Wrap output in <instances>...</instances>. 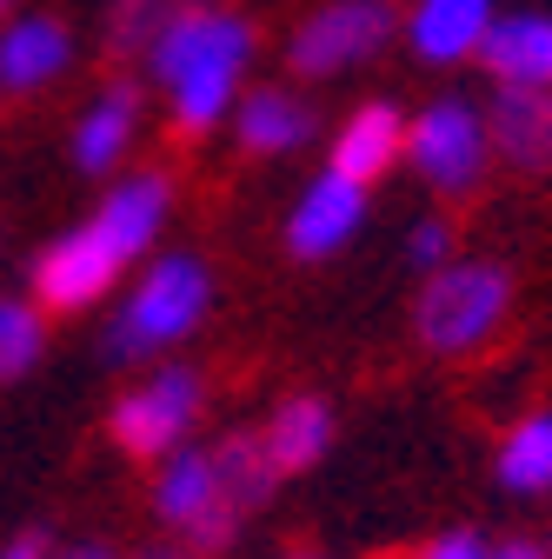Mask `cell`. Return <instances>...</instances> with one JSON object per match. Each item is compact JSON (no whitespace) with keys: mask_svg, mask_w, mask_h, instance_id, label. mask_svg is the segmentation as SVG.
Returning <instances> with one entry per match:
<instances>
[{"mask_svg":"<svg viewBox=\"0 0 552 559\" xmlns=\"http://www.w3.org/2000/svg\"><path fill=\"white\" fill-rule=\"evenodd\" d=\"M167 214H173V174H160V167L113 174L94 214L74 221L67 234H53L34 253L27 300L40 313H87V307H100L127 280V266L154 260V247L167 234Z\"/></svg>","mask_w":552,"mask_h":559,"instance_id":"cell-1","label":"cell"},{"mask_svg":"<svg viewBox=\"0 0 552 559\" xmlns=\"http://www.w3.org/2000/svg\"><path fill=\"white\" fill-rule=\"evenodd\" d=\"M293 559H307V552H293Z\"/></svg>","mask_w":552,"mask_h":559,"instance_id":"cell-28","label":"cell"},{"mask_svg":"<svg viewBox=\"0 0 552 559\" xmlns=\"http://www.w3.org/2000/svg\"><path fill=\"white\" fill-rule=\"evenodd\" d=\"M367 214H373V187H360V180H347V174L320 167V174L293 193L287 221H280V240H287V253H293V260L320 266V260L347 253V247L360 240Z\"/></svg>","mask_w":552,"mask_h":559,"instance_id":"cell-9","label":"cell"},{"mask_svg":"<svg viewBox=\"0 0 552 559\" xmlns=\"http://www.w3.org/2000/svg\"><path fill=\"white\" fill-rule=\"evenodd\" d=\"M487 559H545V546H532V539H506V546H493Z\"/></svg>","mask_w":552,"mask_h":559,"instance_id":"cell-24","label":"cell"},{"mask_svg":"<svg viewBox=\"0 0 552 559\" xmlns=\"http://www.w3.org/2000/svg\"><path fill=\"white\" fill-rule=\"evenodd\" d=\"M214 313V266L200 253H154L141 266V280L120 294V307L107 313L100 354L133 367V360H160L167 346H180L187 333H200V320Z\"/></svg>","mask_w":552,"mask_h":559,"instance_id":"cell-4","label":"cell"},{"mask_svg":"<svg viewBox=\"0 0 552 559\" xmlns=\"http://www.w3.org/2000/svg\"><path fill=\"white\" fill-rule=\"evenodd\" d=\"M406 167L440 200L479 193L487 174L500 167L493 160V133H487V107L466 100V94H440L420 114H406Z\"/></svg>","mask_w":552,"mask_h":559,"instance_id":"cell-6","label":"cell"},{"mask_svg":"<svg viewBox=\"0 0 552 559\" xmlns=\"http://www.w3.org/2000/svg\"><path fill=\"white\" fill-rule=\"evenodd\" d=\"M487 133L500 167L526 180H552V87H493Z\"/></svg>","mask_w":552,"mask_h":559,"instance_id":"cell-13","label":"cell"},{"mask_svg":"<svg viewBox=\"0 0 552 559\" xmlns=\"http://www.w3.org/2000/svg\"><path fill=\"white\" fill-rule=\"evenodd\" d=\"M141 120H147V87L127 81V74H113V81H100V87L81 100L74 127H67V154H74L81 174L107 180V174H120V160L133 154Z\"/></svg>","mask_w":552,"mask_h":559,"instance_id":"cell-10","label":"cell"},{"mask_svg":"<svg viewBox=\"0 0 552 559\" xmlns=\"http://www.w3.org/2000/svg\"><path fill=\"white\" fill-rule=\"evenodd\" d=\"M326 167L347 174V180H360V187H380L393 167H406V107L386 100V94L360 100L347 120L333 127V140H326Z\"/></svg>","mask_w":552,"mask_h":559,"instance_id":"cell-12","label":"cell"},{"mask_svg":"<svg viewBox=\"0 0 552 559\" xmlns=\"http://www.w3.org/2000/svg\"><path fill=\"white\" fill-rule=\"evenodd\" d=\"M399 0H320L287 34V74L293 81H339L373 67L399 40Z\"/></svg>","mask_w":552,"mask_h":559,"instance_id":"cell-7","label":"cell"},{"mask_svg":"<svg viewBox=\"0 0 552 559\" xmlns=\"http://www.w3.org/2000/svg\"><path fill=\"white\" fill-rule=\"evenodd\" d=\"M493 473H500L506 493H519V500L552 493V406L513 419L506 440H500V453H493Z\"/></svg>","mask_w":552,"mask_h":559,"instance_id":"cell-18","label":"cell"},{"mask_svg":"<svg viewBox=\"0 0 552 559\" xmlns=\"http://www.w3.org/2000/svg\"><path fill=\"white\" fill-rule=\"evenodd\" d=\"M253 53H260V27L240 8L214 0V8L173 14L147 40L141 67H147V87L167 100V127L180 140H206L233 120L247 74H253Z\"/></svg>","mask_w":552,"mask_h":559,"instance_id":"cell-2","label":"cell"},{"mask_svg":"<svg viewBox=\"0 0 552 559\" xmlns=\"http://www.w3.org/2000/svg\"><path fill=\"white\" fill-rule=\"evenodd\" d=\"M47 354V313L21 294H0V386L34 373Z\"/></svg>","mask_w":552,"mask_h":559,"instance_id":"cell-19","label":"cell"},{"mask_svg":"<svg viewBox=\"0 0 552 559\" xmlns=\"http://www.w3.org/2000/svg\"><path fill=\"white\" fill-rule=\"evenodd\" d=\"M74 67V27L60 14H21L0 27V94H40Z\"/></svg>","mask_w":552,"mask_h":559,"instance_id":"cell-15","label":"cell"},{"mask_svg":"<svg viewBox=\"0 0 552 559\" xmlns=\"http://www.w3.org/2000/svg\"><path fill=\"white\" fill-rule=\"evenodd\" d=\"M493 546H479V533H440L427 552H412V559H487Z\"/></svg>","mask_w":552,"mask_h":559,"instance_id":"cell-22","label":"cell"},{"mask_svg":"<svg viewBox=\"0 0 552 559\" xmlns=\"http://www.w3.org/2000/svg\"><path fill=\"white\" fill-rule=\"evenodd\" d=\"M333 447V406L320 400V393H293V400H280L266 413V427H260V453H266V466L273 473H307V466H320V453Z\"/></svg>","mask_w":552,"mask_h":559,"instance_id":"cell-17","label":"cell"},{"mask_svg":"<svg viewBox=\"0 0 552 559\" xmlns=\"http://www.w3.org/2000/svg\"><path fill=\"white\" fill-rule=\"evenodd\" d=\"M459 247H453V221L446 214H420L406 227V266H420V280L433 273V266H446Z\"/></svg>","mask_w":552,"mask_h":559,"instance_id":"cell-21","label":"cell"},{"mask_svg":"<svg viewBox=\"0 0 552 559\" xmlns=\"http://www.w3.org/2000/svg\"><path fill=\"white\" fill-rule=\"evenodd\" d=\"M187 8H214V0H107V53H127V60H141L147 40L187 14Z\"/></svg>","mask_w":552,"mask_h":559,"instance_id":"cell-20","label":"cell"},{"mask_svg":"<svg viewBox=\"0 0 552 559\" xmlns=\"http://www.w3.org/2000/svg\"><path fill=\"white\" fill-rule=\"evenodd\" d=\"M493 87H552V14H500L479 40Z\"/></svg>","mask_w":552,"mask_h":559,"instance_id":"cell-16","label":"cell"},{"mask_svg":"<svg viewBox=\"0 0 552 559\" xmlns=\"http://www.w3.org/2000/svg\"><path fill=\"white\" fill-rule=\"evenodd\" d=\"M273 473L260 453V433H227L220 447H180L160 460L154 479V513L160 526H173L187 546H227L240 533V520L253 507H266Z\"/></svg>","mask_w":552,"mask_h":559,"instance_id":"cell-3","label":"cell"},{"mask_svg":"<svg viewBox=\"0 0 552 559\" xmlns=\"http://www.w3.org/2000/svg\"><path fill=\"white\" fill-rule=\"evenodd\" d=\"M233 147L247 160H287L300 147H313V133H320V107L300 94V87H280V81H266V87H247L233 120Z\"/></svg>","mask_w":552,"mask_h":559,"instance_id":"cell-11","label":"cell"},{"mask_svg":"<svg viewBox=\"0 0 552 559\" xmlns=\"http://www.w3.org/2000/svg\"><path fill=\"white\" fill-rule=\"evenodd\" d=\"M53 559H120L113 546H100V539H74L67 552H53Z\"/></svg>","mask_w":552,"mask_h":559,"instance_id":"cell-23","label":"cell"},{"mask_svg":"<svg viewBox=\"0 0 552 559\" xmlns=\"http://www.w3.org/2000/svg\"><path fill=\"white\" fill-rule=\"evenodd\" d=\"M500 21V0H412L399 34L420 67H459L479 60V40Z\"/></svg>","mask_w":552,"mask_h":559,"instance_id":"cell-14","label":"cell"},{"mask_svg":"<svg viewBox=\"0 0 552 559\" xmlns=\"http://www.w3.org/2000/svg\"><path fill=\"white\" fill-rule=\"evenodd\" d=\"M8 8H14V0H0V27H8Z\"/></svg>","mask_w":552,"mask_h":559,"instance_id":"cell-27","label":"cell"},{"mask_svg":"<svg viewBox=\"0 0 552 559\" xmlns=\"http://www.w3.org/2000/svg\"><path fill=\"white\" fill-rule=\"evenodd\" d=\"M200 406H206V380L193 367H160L141 386H127L107 413V433L127 460H167L187 447V433L200 427Z\"/></svg>","mask_w":552,"mask_h":559,"instance_id":"cell-8","label":"cell"},{"mask_svg":"<svg viewBox=\"0 0 552 559\" xmlns=\"http://www.w3.org/2000/svg\"><path fill=\"white\" fill-rule=\"evenodd\" d=\"M506 320H513V273L487 253H453L420 280V300H412V333L440 360L487 354L506 333Z\"/></svg>","mask_w":552,"mask_h":559,"instance_id":"cell-5","label":"cell"},{"mask_svg":"<svg viewBox=\"0 0 552 559\" xmlns=\"http://www.w3.org/2000/svg\"><path fill=\"white\" fill-rule=\"evenodd\" d=\"M141 559H187V552H173V546H160V552H141Z\"/></svg>","mask_w":552,"mask_h":559,"instance_id":"cell-26","label":"cell"},{"mask_svg":"<svg viewBox=\"0 0 552 559\" xmlns=\"http://www.w3.org/2000/svg\"><path fill=\"white\" fill-rule=\"evenodd\" d=\"M0 100H8V94H0Z\"/></svg>","mask_w":552,"mask_h":559,"instance_id":"cell-29","label":"cell"},{"mask_svg":"<svg viewBox=\"0 0 552 559\" xmlns=\"http://www.w3.org/2000/svg\"><path fill=\"white\" fill-rule=\"evenodd\" d=\"M0 559H47L40 539H14V546H0Z\"/></svg>","mask_w":552,"mask_h":559,"instance_id":"cell-25","label":"cell"}]
</instances>
